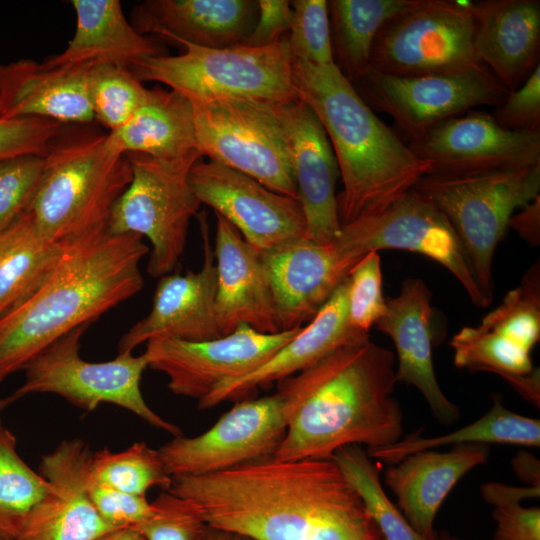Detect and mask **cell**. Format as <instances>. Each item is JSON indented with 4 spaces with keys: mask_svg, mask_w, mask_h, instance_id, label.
<instances>
[{
    "mask_svg": "<svg viewBox=\"0 0 540 540\" xmlns=\"http://www.w3.org/2000/svg\"><path fill=\"white\" fill-rule=\"evenodd\" d=\"M206 524L255 540H385L338 465L261 458L202 476L172 477Z\"/></svg>",
    "mask_w": 540,
    "mask_h": 540,
    "instance_id": "obj_1",
    "label": "cell"
},
{
    "mask_svg": "<svg viewBox=\"0 0 540 540\" xmlns=\"http://www.w3.org/2000/svg\"><path fill=\"white\" fill-rule=\"evenodd\" d=\"M396 383L395 355L370 339L278 381L286 434L273 458L328 459L349 445L370 450L398 442L404 428Z\"/></svg>",
    "mask_w": 540,
    "mask_h": 540,
    "instance_id": "obj_2",
    "label": "cell"
},
{
    "mask_svg": "<svg viewBox=\"0 0 540 540\" xmlns=\"http://www.w3.org/2000/svg\"><path fill=\"white\" fill-rule=\"evenodd\" d=\"M149 251L140 235L111 234L106 226L65 241L40 286L0 317V383L56 339L137 294Z\"/></svg>",
    "mask_w": 540,
    "mask_h": 540,
    "instance_id": "obj_3",
    "label": "cell"
},
{
    "mask_svg": "<svg viewBox=\"0 0 540 540\" xmlns=\"http://www.w3.org/2000/svg\"><path fill=\"white\" fill-rule=\"evenodd\" d=\"M292 70L299 98L320 120L337 160L341 226L381 212L430 173V163L376 116L334 64L293 59Z\"/></svg>",
    "mask_w": 540,
    "mask_h": 540,
    "instance_id": "obj_4",
    "label": "cell"
},
{
    "mask_svg": "<svg viewBox=\"0 0 540 540\" xmlns=\"http://www.w3.org/2000/svg\"><path fill=\"white\" fill-rule=\"evenodd\" d=\"M61 135L46 155L42 180L25 211L53 242L105 227L132 179L128 157L113 149L107 134L70 140Z\"/></svg>",
    "mask_w": 540,
    "mask_h": 540,
    "instance_id": "obj_5",
    "label": "cell"
},
{
    "mask_svg": "<svg viewBox=\"0 0 540 540\" xmlns=\"http://www.w3.org/2000/svg\"><path fill=\"white\" fill-rule=\"evenodd\" d=\"M177 56L148 58L131 68L141 81L167 85L190 102L245 99L282 104L300 99L293 81L288 35L263 47L214 49L180 42Z\"/></svg>",
    "mask_w": 540,
    "mask_h": 540,
    "instance_id": "obj_6",
    "label": "cell"
},
{
    "mask_svg": "<svg viewBox=\"0 0 540 540\" xmlns=\"http://www.w3.org/2000/svg\"><path fill=\"white\" fill-rule=\"evenodd\" d=\"M88 324L79 326L41 350L22 370L23 384L0 399V411L32 394H56L87 412L102 403H110L135 414L151 426L173 437L181 429L154 412L146 403L140 388L143 372L148 368L146 355L118 353L105 362H89L80 356V340Z\"/></svg>",
    "mask_w": 540,
    "mask_h": 540,
    "instance_id": "obj_7",
    "label": "cell"
},
{
    "mask_svg": "<svg viewBox=\"0 0 540 540\" xmlns=\"http://www.w3.org/2000/svg\"><path fill=\"white\" fill-rule=\"evenodd\" d=\"M430 199L458 236L484 297L492 299V260L516 209L540 196V164L507 172L427 174L413 187Z\"/></svg>",
    "mask_w": 540,
    "mask_h": 540,
    "instance_id": "obj_8",
    "label": "cell"
},
{
    "mask_svg": "<svg viewBox=\"0 0 540 540\" xmlns=\"http://www.w3.org/2000/svg\"><path fill=\"white\" fill-rule=\"evenodd\" d=\"M192 105L203 156L298 199L288 139L275 104L219 99Z\"/></svg>",
    "mask_w": 540,
    "mask_h": 540,
    "instance_id": "obj_9",
    "label": "cell"
},
{
    "mask_svg": "<svg viewBox=\"0 0 540 540\" xmlns=\"http://www.w3.org/2000/svg\"><path fill=\"white\" fill-rule=\"evenodd\" d=\"M126 156L132 179L114 203L106 228L111 234L134 233L149 239L147 272L160 278L178 264L190 220L202 204L188 182L191 167L162 164L139 153Z\"/></svg>",
    "mask_w": 540,
    "mask_h": 540,
    "instance_id": "obj_10",
    "label": "cell"
},
{
    "mask_svg": "<svg viewBox=\"0 0 540 540\" xmlns=\"http://www.w3.org/2000/svg\"><path fill=\"white\" fill-rule=\"evenodd\" d=\"M475 28L470 1L417 0L381 29L370 68L411 76L485 66L475 50Z\"/></svg>",
    "mask_w": 540,
    "mask_h": 540,
    "instance_id": "obj_11",
    "label": "cell"
},
{
    "mask_svg": "<svg viewBox=\"0 0 540 540\" xmlns=\"http://www.w3.org/2000/svg\"><path fill=\"white\" fill-rule=\"evenodd\" d=\"M372 108L390 115L409 139L480 106H499L508 90L486 66L400 76L369 69L352 84Z\"/></svg>",
    "mask_w": 540,
    "mask_h": 540,
    "instance_id": "obj_12",
    "label": "cell"
},
{
    "mask_svg": "<svg viewBox=\"0 0 540 540\" xmlns=\"http://www.w3.org/2000/svg\"><path fill=\"white\" fill-rule=\"evenodd\" d=\"M347 259L358 263L365 255L383 249H400L425 255L449 270L480 307L490 302L482 294L463 246L436 205L410 189L379 213L341 226L332 242Z\"/></svg>",
    "mask_w": 540,
    "mask_h": 540,
    "instance_id": "obj_13",
    "label": "cell"
},
{
    "mask_svg": "<svg viewBox=\"0 0 540 540\" xmlns=\"http://www.w3.org/2000/svg\"><path fill=\"white\" fill-rule=\"evenodd\" d=\"M285 434L283 402L275 393L236 401L204 433L176 436L158 451L172 477L202 476L273 456Z\"/></svg>",
    "mask_w": 540,
    "mask_h": 540,
    "instance_id": "obj_14",
    "label": "cell"
},
{
    "mask_svg": "<svg viewBox=\"0 0 540 540\" xmlns=\"http://www.w3.org/2000/svg\"><path fill=\"white\" fill-rule=\"evenodd\" d=\"M301 328L264 334L241 324L227 335L202 342L156 338L147 342L144 354L149 368L168 377L173 394L199 401L220 383L265 363Z\"/></svg>",
    "mask_w": 540,
    "mask_h": 540,
    "instance_id": "obj_15",
    "label": "cell"
},
{
    "mask_svg": "<svg viewBox=\"0 0 540 540\" xmlns=\"http://www.w3.org/2000/svg\"><path fill=\"white\" fill-rule=\"evenodd\" d=\"M188 182L201 204L263 252L305 238L306 218L299 200L276 193L242 172L200 159L191 167Z\"/></svg>",
    "mask_w": 540,
    "mask_h": 540,
    "instance_id": "obj_16",
    "label": "cell"
},
{
    "mask_svg": "<svg viewBox=\"0 0 540 540\" xmlns=\"http://www.w3.org/2000/svg\"><path fill=\"white\" fill-rule=\"evenodd\" d=\"M431 165L429 174L467 176L520 170L540 164V130L513 131L493 115L469 110L409 143Z\"/></svg>",
    "mask_w": 540,
    "mask_h": 540,
    "instance_id": "obj_17",
    "label": "cell"
},
{
    "mask_svg": "<svg viewBox=\"0 0 540 540\" xmlns=\"http://www.w3.org/2000/svg\"><path fill=\"white\" fill-rule=\"evenodd\" d=\"M92 456L81 439L64 440L42 456L39 473L50 490L11 540H97L116 530L99 516L87 494Z\"/></svg>",
    "mask_w": 540,
    "mask_h": 540,
    "instance_id": "obj_18",
    "label": "cell"
},
{
    "mask_svg": "<svg viewBox=\"0 0 540 540\" xmlns=\"http://www.w3.org/2000/svg\"><path fill=\"white\" fill-rule=\"evenodd\" d=\"M203 264L199 271L160 277L150 312L118 343V353L132 352L156 338L202 342L221 337L216 317L217 270L209 228L202 215Z\"/></svg>",
    "mask_w": 540,
    "mask_h": 540,
    "instance_id": "obj_19",
    "label": "cell"
},
{
    "mask_svg": "<svg viewBox=\"0 0 540 540\" xmlns=\"http://www.w3.org/2000/svg\"><path fill=\"white\" fill-rule=\"evenodd\" d=\"M275 107L288 139L298 200L306 218L305 238L330 244L341 229L335 193L340 173L327 133L301 99Z\"/></svg>",
    "mask_w": 540,
    "mask_h": 540,
    "instance_id": "obj_20",
    "label": "cell"
},
{
    "mask_svg": "<svg viewBox=\"0 0 540 540\" xmlns=\"http://www.w3.org/2000/svg\"><path fill=\"white\" fill-rule=\"evenodd\" d=\"M215 217V308L221 335L231 333L241 324L264 334L280 332L264 252L250 245L224 217L216 213Z\"/></svg>",
    "mask_w": 540,
    "mask_h": 540,
    "instance_id": "obj_21",
    "label": "cell"
},
{
    "mask_svg": "<svg viewBox=\"0 0 540 540\" xmlns=\"http://www.w3.org/2000/svg\"><path fill=\"white\" fill-rule=\"evenodd\" d=\"M431 294L419 278L403 281L396 297L386 299V310L374 325L388 335L396 349V380L417 388L433 416L450 426L460 419V410L442 391L433 364L435 340Z\"/></svg>",
    "mask_w": 540,
    "mask_h": 540,
    "instance_id": "obj_22",
    "label": "cell"
},
{
    "mask_svg": "<svg viewBox=\"0 0 540 540\" xmlns=\"http://www.w3.org/2000/svg\"><path fill=\"white\" fill-rule=\"evenodd\" d=\"M369 339L348 324V276L337 287L316 316L270 359L239 378L220 383L199 409H210L225 401L246 399L260 387L295 375L347 344Z\"/></svg>",
    "mask_w": 540,
    "mask_h": 540,
    "instance_id": "obj_23",
    "label": "cell"
},
{
    "mask_svg": "<svg viewBox=\"0 0 540 540\" xmlns=\"http://www.w3.org/2000/svg\"><path fill=\"white\" fill-rule=\"evenodd\" d=\"M264 255L270 269L280 331L310 322L355 265L333 243L321 245L306 238Z\"/></svg>",
    "mask_w": 540,
    "mask_h": 540,
    "instance_id": "obj_24",
    "label": "cell"
},
{
    "mask_svg": "<svg viewBox=\"0 0 540 540\" xmlns=\"http://www.w3.org/2000/svg\"><path fill=\"white\" fill-rule=\"evenodd\" d=\"M91 66L31 59L0 64V119L45 118L64 124L93 121L87 91Z\"/></svg>",
    "mask_w": 540,
    "mask_h": 540,
    "instance_id": "obj_25",
    "label": "cell"
},
{
    "mask_svg": "<svg viewBox=\"0 0 540 540\" xmlns=\"http://www.w3.org/2000/svg\"><path fill=\"white\" fill-rule=\"evenodd\" d=\"M131 12L130 22L142 35L221 49L244 44L258 5L253 0H145Z\"/></svg>",
    "mask_w": 540,
    "mask_h": 540,
    "instance_id": "obj_26",
    "label": "cell"
},
{
    "mask_svg": "<svg viewBox=\"0 0 540 540\" xmlns=\"http://www.w3.org/2000/svg\"><path fill=\"white\" fill-rule=\"evenodd\" d=\"M489 454V445L482 443L415 452L390 465L384 481L410 525L425 537H435L434 520L445 498L465 474L486 463Z\"/></svg>",
    "mask_w": 540,
    "mask_h": 540,
    "instance_id": "obj_27",
    "label": "cell"
},
{
    "mask_svg": "<svg viewBox=\"0 0 540 540\" xmlns=\"http://www.w3.org/2000/svg\"><path fill=\"white\" fill-rule=\"evenodd\" d=\"M474 45L480 61L508 92L539 64L540 1H470Z\"/></svg>",
    "mask_w": 540,
    "mask_h": 540,
    "instance_id": "obj_28",
    "label": "cell"
},
{
    "mask_svg": "<svg viewBox=\"0 0 540 540\" xmlns=\"http://www.w3.org/2000/svg\"><path fill=\"white\" fill-rule=\"evenodd\" d=\"M117 152L144 154L168 165L192 167L202 159L192 103L174 90H149L146 101L120 129L108 132Z\"/></svg>",
    "mask_w": 540,
    "mask_h": 540,
    "instance_id": "obj_29",
    "label": "cell"
},
{
    "mask_svg": "<svg viewBox=\"0 0 540 540\" xmlns=\"http://www.w3.org/2000/svg\"><path fill=\"white\" fill-rule=\"evenodd\" d=\"M76 27L67 47L45 61L52 65L136 64L165 55L162 47L140 34L118 0H72Z\"/></svg>",
    "mask_w": 540,
    "mask_h": 540,
    "instance_id": "obj_30",
    "label": "cell"
},
{
    "mask_svg": "<svg viewBox=\"0 0 540 540\" xmlns=\"http://www.w3.org/2000/svg\"><path fill=\"white\" fill-rule=\"evenodd\" d=\"M450 345L456 367L499 375L539 409V368L532 364L531 351L534 347L522 336L484 317L476 327H463L453 336Z\"/></svg>",
    "mask_w": 540,
    "mask_h": 540,
    "instance_id": "obj_31",
    "label": "cell"
},
{
    "mask_svg": "<svg viewBox=\"0 0 540 540\" xmlns=\"http://www.w3.org/2000/svg\"><path fill=\"white\" fill-rule=\"evenodd\" d=\"M417 0H330L333 63L352 84L370 69L373 43L384 25Z\"/></svg>",
    "mask_w": 540,
    "mask_h": 540,
    "instance_id": "obj_32",
    "label": "cell"
},
{
    "mask_svg": "<svg viewBox=\"0 0 540 540\" xmlns=\"http://www.w3.org/2000/svg\"><path fill=\"white\" fill-rule=\"evenodd\" d=\"M64 246L45 238L26 212L0 234V317L40 286Z\"/></svg>",
    "mask_w": 540,
    "mask_h": 540,
    "instance_id": "obj_33",
    "label": "cell"
},
{
    "mask_svg": "<svg viewBox=\"0 0 540 540\" xmlns=\"http://www.w3.org/2000/svg\"><path fill=\"white\" fill-rule=\"evenodd\" d=\"M472 443L539 447L540 421L507 409L501 396L495 394L488 412L456 431L431 438L415 435L386 447L366 451L371 458L390 466L415 452Z\"/></svg>",
    "mask_w": 540,
    "mask_h": 540,
    "instance_id": "obj_34",
    "label": "cell"
},
{
    "mask_svg": "<svg viewBox=\"0 0 540 540\" xmlns=\"http://www.w3.org/2000/svg\"><path fill=\"white\" fill-rule=\"evenodd\" d=\"M361 497L385 540H461L449 533L425 537L407 521L383 490L380 466L360 445L338 449L331 458Z\"/></svg>",
    "mask_w": 540,
    "mask_h": 540,
    "instance_id": "obj_35",
    "label": "cell"
},
{
    "mask_svg": "<svg viewBox=\"0 0 540 540\" xmlns=\"http://www.w3.org/2000/svg\"><path fill=\"white\" fill-rule=\"evenodd\" d=\"M89 475L98 483L139 496L153 487L168 491L172 483L159 451L144 442L120 452L104 448L93 453Z\"/></svg>",
    "mask_w": 540,
    "mask_h": 540,
    "instance_id": "obj_36",
    "label": "cell"
},
{
    "mask_svg": "<svg viewBox=\"0 0 540 540\" xmlns=\"http://www.w3.org/2000/svg\"><path fill=\"white\" fill-rule=\"evenodd\" d=\"M49 482L16 450V438L0 429V535L12 539L25 516L48 494Z\"/></svg>",
    "mask_w": 540,
    "mask_h": 540,
    "instance_id": "obj_37",
    "label": "cell"
},
{
    "mask_svg": "<svg viewBox=\"0 0 540 540\" xmlns=\"http://www.w3.org/2000/svg\"><path fill=\"white\" fill-rule=\"evenodd\" d=\"M132 70L116 64H95L88 75V100L94 120L116 131L146 101V89Z\"/></svg>",
    "mask_w": 540,
    "mask_h": 540,
    "instance_id": "obj_38",
    "label": "cell"
},
{
    "mask_svg": "<svg viewBox=\"0 0 540 540\" xmlns=\"http://www.w3.org/2000/svg\"><path fill=\"white\" fill-rule=\"evenodd\" d=\"M290 4L293 21L288 44L292 58L314 65L334 64L327 1L294 0Z\"/></svg>",
    "mask_w": 540,
    "mask_h": 540,
    "instance_id": "obj_39",
    "label": "cell"
},
{
    "mask_svg": "<svg viewBox=\"0 0 540 540\" xmlns=\"http://www.w3.org/2000/svg\"><path fill=\"white\" fill-rule=\"evenodd\" d=\"M152 512L135 529L145 540H203L208 528L196 506L164 491L151 502Z\"/></svg>",
    "mask_w": 540,
    "mask_h": 540,
    "instance_id": "obj_40",
    "label": "cell"
},
{
    "mask_svg": "<svg viewBox=\"0 0 540 540\" xmlns=\"http://www.w3.org/2000/svg\"><path fill=\"white\" fill-rule=\"evenodd\" d=\"M385 310L381 260L378 252H371L348 274V324L355 332L369 336Z\"/></svg>",
    "mask_w": 540,
    "mask_h": 540,
    "instance_id": "obj_41",
    "label": "cell"
},
{
    "mask_svg": "<svg viewBox=\"0 0 540 540\" xmlns=\"http://www.w3.org/2000/svg\"><path fill=\"white\" fill-rule=\"evenodd\" d=\"M46 156L22 155L0 161V234L26 211L42 180Z\"/></svg>",
    "mask_w": 540,
    "mask_h": 540,
    "instance_id": "obj_42",
    "label": "cell"
},
{
    "mask_svg": "<svg viewBox=\"0 0 540 540\" xmlns=\"http://www.w3.org/2000/svg\"><path fill=\"white\" fill-rule=\"evenodd\" d=\"M63 128L64 123L52 119H0V161L31 154L46 156Z\"/></svg>",
    "mask_w": 540,
    "mask_h": 540,
    "instance_id": "obj_43",
    "label": "cell"
},
{
    "mask_svg": "<svg viewBox=\"0 0 540 540\" xmlns=\"http://www.w3.org/2000/svg\"><path fill=\"white\" fill-rule=\"evenodd\" d=\"M87 494L99 516L116 529L135 528L152 512V504L145 496L125 493L98 483L90 475Z\"/></svg>",
    "mask_w": 540,
    "mask_h": 540,
    "instance_id": "obj_44",
    "label": "cell"
},
{
    "mask_svg": "<svg viewBox=\"0 0 540 540\" xmlns=\"http://www.w3.org/2000/svg\"><path fill=\"white\" fill-rule=\"evenodd\" d=\"M493 117L508 130H540V64L520 86L508 92Z\"/></svg>",
    "mask_w": 540,
    "mask_h": 540,
    "instance_id": "obj_45",
    "label": "cell"
},
{
    "mask_svg": "<svg viewBox=\"0 0 540 540\" xmlns=\"http://www.w3.org/2000/svg\"><path fill=\"white\" fill-rule=\"evenodd\" d=\"M493 506L495 531L492 540H540L539 507H523L520 501Z\"/></svg>",
    "mask_w": 540,
    "mask_h": 540,
    "instance_id": "obj_46",
    "label": "cell"
},
{
    "mask_svg": "<svg viewBox=\"0 0 540 540\" xmlns=\"http://www.w3.org/2000/svg\"><path fill=\"white\" fill-rule=\"evenodd\" d=\"M257 5L256 24L243 45L268 46L288 35L293 21V9L290 1L258 0Z\"/></svg>",
    "mask_w": 540,
    "mask_h": 540,
    "instance_id": "obj_47",
    "label": "cell"
},
{
    "mask_svg": "<svg viewBox=\"0 0 540 540\" xmlns=\"http://www.w3.org/2000/svg\"><path fill=\"white\" fill-rule=\"evenodd\" d=\"M508 227L514 229L530 245L537 246L540 241V196L513 214Z\"/></svg>",
    "mask_w": 540,
    "mask_h": 540,
    "instance_id": "obj_48",
    "label": "cell"
},
{
    "mask_svg": "<svg viewBox=\"0 0 540 540\" xmlns=\"http://www.w3.org/2000/svg\"><path fill=\"white\" fill-rule=\"evenodd\" d=\"M482 498L490 505L501 501H522L538 498L540 487H514L499 482H487L480 487Z\"/></svg>",
    "mask_w": 540,
    "mask_h": 540,
    "instance_id": "obj_49",
    "label": "cell"
},
{
    "mask_svg": "<svg viewBox=\"0 0 540 540\" xmlns=\"http://www.w3.org/2000/svg\"><path fill=\"white\" fill-rule=\"evenodd\" d=\"M517 476L531 487H540L539 460L530 452L520 451L512 460Z\"/></svg>",
    "mask_w": 540,
    "mask_h": 540,
    "instance_id": "obj_50",
    "label": "cell"
},
{
    "mask_svg": "<svg viewBox=\"0 0 540 540\" xmlns=\"http://www.w3.org/2000/svg\"><path fill=\"white\" fill-rule=\"evenodd\" d=\"M97 540H145L135 528H121L108 532Z\"/></svg>",
    "mask_w": 540,
    "mask_h": 540,
    "instance_id": "obj_51",
    "label": "cell"
},
{
    "mask_svg": "<svg viewBox=\"0 0 540 540\" xmlns=\"http://www.w3.org/2000/svg\"><path fill=\"white\" fill-rule=\"evenodd\" d=\"M203 540H255L248 536L208 526Z\"/></svg>",
    "mask_w": 540,
    "mask_h": 540,
    "instance_id": "obj_52",
    "label": "cell"
},
{
    "mask_svg": "<svg viewBox=\"0 0 540 540\" xmlns=\"http://www.w3.org/2000/svg\"><path fill=\"white\" fill-rule=\"evenodd\" d=\"M0 540H10V539L0 535Z\"/></svg>",
    "mask_w": 540,
    "mask_h": 540,
    "instance_id": "obj_53",
    "label": "cell"
},
{
    "mask_svg": "<svg viewBox=\"0 0 540 540\" xmlns=\"http://www.w3.org/2000/svg\"><path fill=\"white\" fill-rule=\"evenodd\" d=\"M3 427L2 423H1V420H0V429Z\"/></svg>",
    "mask_w": 540,
    "mask_h": 540,
    "instance_id": "obj_54",
    "label": "cell"
}]
</instances>
